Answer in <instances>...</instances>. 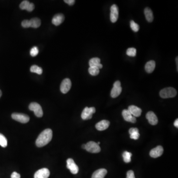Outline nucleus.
I'll use <instances>...</instances> for the list:
<instances>
[{
	"label": "nucleus",
	"mask_w": 178,
	"mask_h": 178,
	"mask_svg": "<svg viewBox=\"0 0 178 178\" xmlns=\"http://www.w3.org/2000/svg\"><path fill=\"white\" fill-rule=\"evenodd\" d=\"M2 95V91L0 90V97H1Z\"/></svg>",
	"instance_id": "a19ab883"
},
{
	"label": "nucleus",
	"mask_w": 178,
	"mask_h": 178,
	"mask_svg": "<svg viewBox=\"0 0 178 178\" xmlns=\"http://www.w3.org/2000/svg\"><path fill=\"white\" fill-rule=\"evenodd\" d=\"M90 67H96L100 69L102 68V65L101 63V60L98 58H94L89 60Z\"/></svg>",
	"instance_id": "a211bd4d"
},
{
	"label": "nucleus",
	"mask_w": 178,
	"mask_h": 178,
	"mask_svg": "<svg viewBox=\"0 0 178 178\" xmlns=\"http://www.w3.org/2000/svg\"><path fill=\"white\" fill-rule=\"evenodd\" d=\"M163 153V147L160 145H158L157 147L152 149L150 151L149 155L153 158H157L161 155Z\"/></svg>",
	"instance_id": "f8f14e48"
},
{
	"label": "nucleus",
	"mask_w": 178,
	"mask_h": 178,
	"mask_svg": "<svg viewBox=\"0 0 178 178\" xmlns=\"http://www.w3.org/2000/svg\"><path fill=\"white\" fill-rule=\"evenodd\" d=\"M160 95L162 98H172L177 95V91L176 89L172 87L164 88L160 91Z\"/></svg>",
	"instance_id": "f03ea898"
},
{
	"label": "nucleus",
	"mask_w": 178,
	"mask_h": 178,
	"mask_svg": "<svg viewBox=\"0 0 178 178\" xmlns=\"http://www.w3.org/2000/svg\"><path fill=\"white\" fill-rule=\"evenodd\" d=\"M129 133L131 135L132 134L134 133H139V129L138 128H131L129 129Z\"/></svg>",
	"instance_id": "f704fd0d"
},
{
	"label": "nucleus",
	"mask_w": 178,
	"mask_h": 178,
	"mask_svg": "<svg viewBox=\"0 0 178 178\" xmlns=\"http://www.w3.org/2000/svg\"><path fill=\"white\" fill-rule=\"evenodd\" d=\"M146 118L149 121V124L152 125H155L158 123V118L154 113L149 111L146 114Z\"/></svg>",
	"instance_id": "4468645a"
},
{
	"label": "nucleus",
	"mask_w": 178,
	"mask_h": 178,
	"mask_svg": "<svg viewBox=\"0 0 178 178\" xmlns=\"http://www.w3.org/2000/svg\"><path fill=\"white\" fill-rule=\"evenodd\" d=\"M22 26L24 28H28V27H30V22L29 20H24L22 21L21 23Z\"/></svg>",
	"instance_id": "7c9ffc66"
},
{
	"label": "nucleus",
	"mask_w": 178,
	"mask_h": 178,
	"mask_svg": "<svg viewBox=\"0 0 178 178\" xmlns=\"http://www.w3.org/2000/svg\"><path fill=\"white\" fill-rule=\"evenodd\" d=\"M135 178V174L134 172L132 170H129L127 173V178Z\"/></svg>",
	"instance_id": "2f4dec72"
},
{
	"label": "nucleus",
	"mask_w": 178,
	"mask_h": 178,
	"mask_svg": "<svg viewBox=\"0 0 178 178\" xmlns=\"http://www.w3.org/2000/svg\"><path fill=\"white\" fill-rule=\"evenodd\" d=\"M132 154L128 151H124L123 154V160L126 163H129L131 161V157Z\"/></svg>",
	"instance_id": "5701e85b"
},
{
	"label": "nucleus",
	"mask_w": 178,
	"mask_h": 178,
	"mask_svg": "<svg viewBox=\"0 0 178 178\" xmlns=\"http://www.w3.org/2000/svg\"><path fill=\"white\" fill-rule=\"evenodd\" d=\"M122 114L125 120L127 122L135 123L137 121L136 117L133 116L128 109H124L122 111Z\"/></svg>",
	"instance_id": "ddd939ff"
},
{
	"label": "nucleus",
	"mask_w": 178,
	"mask_h": 178,
	"mask_svg": "<svg viewBox=\"0 0 178 178\" xmlns=\"http://www.w3.org/2000/svg\"><path fill=\"white\" fill-rule=\"evenodd\" d=\"M30 71L32 73H36L37 74L41 75L42 74V68L38 66L37 65H34L32 66L30 68Z\"/></svg>",
	"instance_id": "b1692460"
},
{
	"label": "nucleus",
	"mask_w": 178,
	"mask_h": 178,
	"mask_svg": "<svg viewBox=\"0 0 178 178\" xmlns=\"http://www.w3.org/2000/svg\"><path fill=\"white\" fill-rule=\"evenodd\" d=\"M30 22V27L37 28L40 27L41 22L40 19L38 18H33L29 20Z\"/></svg>",
	"instance_id": "4be33fe9"
},
{
	"label": "nucleus",
	"mask_w": 178,
	"mask_h": 178,
	"mask_svg": "<svg viewBox=\"0 0 178 178\" xmlns=\"http://www.w3.org/2000/svg\"><path fill=\"white\" fill-rule=\"evenodd\" d=\"M110 122L109 121L103 120L97 123L96 128L98 131H103L109 127Z\"/></svg>",
	"instance_id": "dca6fc26"
},
{
	"label": "nucleus",
	"mask_w": 178,
	"mask_h": 178,
	"mask_svg": "<svg viewBox=\"0 0 178 178\" xmlns=\"http://www.w3.org/2000/svg\"><path fill=\"white\" fill-rule=\"evenodd\" d=\"M126 54L128 56L134 57L136 55L137 50L134 48H130L128 49L127 50Z\"/></svg>",
	"instance_id": "bb28decb"
},
{
	"label": "nucleus",
	"mask_w": 178,
	"mask_h": 178,
	"mask_svg": "<svg viewBox=\"0 0 178 178\" xmlns=\"http://www.w3.org/2000/svg\"><path fill=\"white\" fill-rule=\"evenodd\" d=\"M30 2L28 1H24L21 3V4L19 5V7L22 10L26 9L28 7V6L29 5Z\"/></svg>",
	"instance_id": "c85d7f7f"
},
{
	"label": "nucleus",
	"mask_w": 178,
	"mask_h": 178,
	"mask_svg": "<svg viewBox=\"0 0 178 178\" xmlns=\"http://www.w3.org/2000/svg\"><path fill=\"white\" fill-rule=\"evenodd\" d=\"M50 172L47 168H42L38 170L34 174V178H48Z\"/></svg>",
	"instance_id": "9b49d317"
},
{
	"label": "nucleus",
	"mask_w": 178,
	"mask_h": 178,
	"mask_svg": "<svg viewBox=\"0 0 178 178\" xmlns=\"http://www.w3.org/2000/svg\"><path fill=\"white\" fill-rule=\"evenodd\" d=\"M85 149L88 152L93 154H97L101 151V149L97 143L93 141L88 142L86 144Z\"/></svg>",
	"instance_id": "7ed1b4c3"
},
{
	"label": "nucleus",
	"mask_w": 178,
	"mask_h": 178,
	"mask_svg": "<svg viewBox=\"0 0 178 178\" xmlns=\"http://www.w3.org/2000/svg\"><path fill=\"white\" fill-rule=\"evenodd\" d=\"M97 144H98V145H99V144H100V142H98V143H97Z\"/></svg>",
	"instance_id": "79ce46f5"
},
{
	"label": "nucleus",
	"mask_w": 178,
	"mask_h": 178,
	"mask_svg": "<svg viewBox=\"0 0 178 178\" xmlns=\"http://www.w3.org/2000/svg\"><path fill=\"white\" fill-rule=\"evenodd\" d=\"M65 20V16L62 13H58L54 16L52 19V24L55 26H59Z\"/></svg>",
	"instance_id": "f3484780"
},
{
	"label": "nucleus",
	"mask_w": 178,
	"mask_h": 178,
	"mask_svg": "<svg viewBox=\"0 0 178 178\" xmlns=\"http://www.w3.org/2000/svg\"><path fill=\"white\" fill-rule=\"evenodd\" d=\"M12 117L14 120L22 123H27L30 120L29 117L28 115L19 113H13L12 114Z\"/></svg>",
	"instance_id": "423d86ee"
},
{
	"label": "nucleus",
	"mask_w": 178,
	"mask_h": 178,
	"mask_svg": "<svg viewBox=\"0 0 178 178\" xmlns=\"http://www.w3.org/2000/svg\"><path fill=\"white\" fill-rule=\"evenodd\" d=\"M155 62L154 60L148 61L145 65V71L148 73H151L155 68Z\"/></svg>",
	"instance_id": "aec40b11"
},
{
	"label": "nucleus",
	"mask_w": 178,
	"mask_h": 178,
	"mask_svg": "<svg viewBox=\"0 0 178 178\" xmlns=\"http://www.w3.org/2000/svg\"><path fill=\"white\" fill-rule=\"evenodd\" d=\"M8 145L7 139L4 135L0 133V145L3 148H6Z\"/></svg>",
	"instance_id": "a878e982"
},
{
	"label": "nucleus",
	"mask_w": 178,
	"mask_h": 178,
	"mask_svg": "<svg viewBox=\"0 0 178 178\" xmlns=\"http://www.w3.org/2000/svg\"><path fill=\"white\" fill-rule=\"evenodd\" d=\"M144 13L147 21L149 22H152L154 20V15L151 9L149 8H146L144 9Z\"/></svg>",
	"instance_id": "412c9836"
},
{
	"label": "nucleus",
	"mask_w": 178,
	"mask_h": 178,
	"mask_svg": "<svg viewBox=\"0 0 178 178\" xmlns=\"http://www.w3.org/2000/svg\"><path fill=\"white\" fill-rule=\"evenodd\" d=\"M85 147H86V144H83V145H82V148H83V149H85Z\"/></svg>",
	"instance_id": "58836bf2"
},
{
	"label": "nucleus",
	"mask_w": 178,
	"mask_h": 178,
	"mask_svg": "<svg viewBox=\"0 0 178 178\" xmlns=\"http://www.w3.org/2000/svg\"><path fill=\"white\" fill-rule=\"evenodd\" d=\"M11 178H20V174L16 172H14L12 173V175H11Z\"/></svg>",
	"instance_id": "c9c22d12"
},
{
	"label": "nucleus",
	"mask_w": 178,
	"mask_h": 178,
	"mask_svg": "<svg viewBox=\"0 0 178 178\" xmlns=\"http://www.w3.org/2000/svg\"><path fill=\"white\" fill-rule=\"evenodd\" d=\"M122 92V87L121 86V83L119 81H116L114 83L113 87L111 90V97L113 98H115L119 96L120 95Z\"/></svg>",
	"instance_id": "0eeeda50"
},
{
	"label": "nucleus",
	"mask_w": 178,
	"mask_h": 178,
	"mask_svg": "<svg viewBox=\"0 0 178 178\" xmlns=\"http://www.w3.org/2000/svg\"><path fill=\"white\" fill-rule=\"evenodd\" d=\"M67 168L71 171L73 174H77L79 171V168L76 165L75 162L72 158H69L67 160Z\"/></svg>",
	"instance_id": "1a4fd4ad"
},
{
	"label": "nucleus",
	"mask_w": 178,
	"mask_h": 178,
	"mask_svg": "<svg viewBox=\"0 0 178 178\" xmlns=\"http://www.w3.org/2000/svg\"><path fill=\"white\" fill-rule=\"evenodd\" d=\"M96 112V108L94 107L85 108L81 114V118L83 120L90 119L92 118L93 114Z\"/></svg>",
	"instance_id": "39448f33"
},
{
	"label": "nucleus",
	"mask_w": 178,
	"mask_h": 178,
	"mask_svg": "<svg viewBox=\"0 0 178 178\" xmlns=\"http://www.w3.org/2000/svg\"><path fill=\"white\" fill-rule=\"evenodd\" d=\"M71 82L68 78H66L61 82L60 89L63 94H66L71 89Z\"/></svg>",
	"instance_id": "9d476101"
},
{
	"label": "nucleus",
	"mask_w": 178,
	"mask_h": 178,
	"mask_svg": "<svg viewBox=\"0 0 178 178\" xmlns=\"http://www.w3.org/2000/svg\"><path fill=\"white\" fill-rule=\"evenodd\" d=\"M107 171L106 169H100L94 172L92 175V178H104L107 175Z\"/></svg>",
	"instance_id": "6ab92c4d"
},
{
	"label": "nucleus",
	"mask_w": 178,
	"mask_h": 178,
	"mask_svg": "<svg viewBox=\"0 0 178 178\" xmlns=\"http://www.w3.org/2000/svg\"><path fill=\"white\" fill-rule=\"evenodd\" d=\"M88 71L92 76H97L100 73V69L96 67H90L88 69Z\"/></svg>",
	"instance_id": "393cba45"
},
{
	"label": "nucleus",
	"mask_w": 178,
	"mask_h": 178,
	"mask_svg": "<svg viewBox=\"0 0 178 178\" xmlns=\"http://www.w3.org/2000/svg\"><path fill=\"white\" fill-rule=\"evenodd\" d=\"M35 8V6L33 3H30L29 5L28 6V7L26 8V10H27L28 12H32L33 11V9Z\"/></svg>",
	"instance_id": "72a5a7b5"
},
{
	"label": "nucleus",
	"mask_w": 178,
	"mask_h": 178,
	"mask_svg": "<svg viewBox=\"0 0 178 178\" xmlns=\"http://www.w3.org/2000/svg\"><path fill=\"white\" fill-rule=\"evenodd\" d=\"M128 110L132 115L134 117H139L142 114V110L140 108L136 106L132 105L128 107Z\"/></svg>",
	"instance_id": "2eb2a0df"
},
{
	"label": "nucleus",
	"mask_w": 178,
	"mask_h": 178,
	"mask_svg": "<svg viewBox=\"0 0 178 178\" xmlns=\"http://www.w3.org/2000/svg\"><path fill=\"white\" fill-rule=\"evenodd\" d=\"M130 27L131 28L132 30L135 32H137L139 30V25L133 20L130 21Z\"/></svg>",
	"instance_id": "cd10ccee"
},
{
	"label": "nucleus",
	"mask_w": 178,
	"mask_h": 178,
	"mask_svg": "<svg viewBox=\"0 0 178 178\" xmlns=\"http://www.w3.org/2000/svg\"><path fill=\"white\" fill-rule=\"evenodd\" d=\"M29 108L31 111H34L35 115L38 117H42L43 115L42 107L37 102H32L29 106Z\"/></svg>",
	"instance_id": "20e7f679"
},
{
	"label": "nucleus",
	"mask_w": 178,
	"mask_h": 178,
	"mask_svg": "<svg viewBox=\"0 0 178 178\" xmlns=\"http://www.w3.org/2000/svg\"><path fill=\"white\" fill-rule=\"evenodd\" d=\"M53 138V132L50 129H47L41 132L36 141L38 147L41 148L47 145L50 142Z\"/></svg>",
	"instance_id": "f257e3e1"
},
{
	"label": "nucleus",
	"mask_w": 178,
	"mask_h": 178,
	"mask_svg": "<svg viewBox=\"0 0 178 178\" xmlns=\"http://www.w3.org/2000/svg\"><path fill=\"white\" fill-rule=\"evenodd\" d=\"M64 2L66 4H68L69 6H72L75 4V1L74 0H65Z\"/></svg>",
	"instance_id": "e433bc0d"
},
{
	"label": "nucleus",
	"mask_w": 178,
	"mask_h": 178,
	"mask_svg": "<svg viewBox=\"0 0 178 178\" xmlns=\"http://www.w3.org/2000/svg\"><path fill=\"white\" fill-rule=\"evenodd\" d=\"M174 124L175 126L177 127V128H178V119H177L175 120V121L174 122Z\"/></svg>",
	"instance_id": "4c0bfd02"
},
{
	"label": "nucleus",
	"mask_w": 178,
	"mask_h": 178,
	"mask_svg": "<svg viewBox=\"0 0 178 178\" xmlns=\"http://www.w3.org/2000/svg\"><path fill=\"white\" fill-rule=\"evenodd\" d=\"M139 136L140 135L139 133H134L130 135V138L132 139H138L139 138Z\"/></svg>",
	"instance_id": "473e14b6"
},
{
	"label": "nucleus",
	"mask_w": 178,
	"mask_h": 178,
	"mask_svg": "<svg viewBox=\"0 0 178 178\" xmlns=\"http://www.w3.org/2000/svg\"><path fill=\"white\" fill-rule=\"evenodd\" d=\"M178 57H177V58H176V62H177V69H178Z\"/></svg>",
	"instance_id": "ea45409f"
},
{
	"label": "nucleus",
	"mask_w": 178,
	"mask_h": 178,
	"mask_svg": "<svg viewBox=\"0 0 178 178\" xmlns=\"http://www.w3.org/2000/svg\"><path fill=\"white\" fill-rule=\"evenodd\" d=\"M119 9L116 5H113L110 8V19L111 22L115 23L118 18Z\"/></svg>",
	"instance_id": "6e6552de"
},
{
	"label": "nucleus",
	"mask_w": 178,
	"mask_h": 178,
	"mask_svg": "<svg viewBox=\"0 0 178 178\" xmlns=\"http://www.w3.org/2000/svg\"><path fill=\"white\" fill-rule=\"evenodd\" d=\"M30 55L33 57H35L38 55V54L39 53V50L37 47H34L31 49L30 50Z\"/></svg>",
	"instance_id": "c756f323"
}]
</instances>
